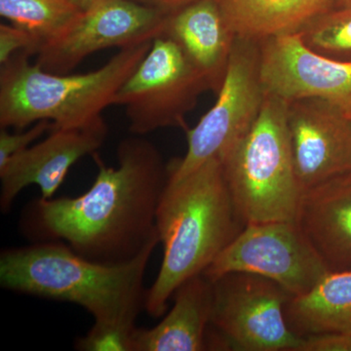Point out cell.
<instances>
[{
    "instance_id": "obj_3",
    "label": "cell",
    "mask_w": 351,
    "mask_h": 351,
    "mask_svg": "<svg viewBox=\"0 0 351 351\" xmlns=\"http://www.w3.org/2000/svg\"><path fill=\"white\" fill-rule=\"evenodd\" d=\"M245 226L219 158L210 159L181 179L168 180L157 208L163 260L145 295L149 316L162 317L177 289L203 274Z\"/></svg>"
},
{
    "instance_id": "obj_12",
    "label": "cell",
    "mask_w": 351,
    "mask_h": 351,
    "mask_svg": "<svg viewBox=\"0 0 351 351\" xmlns=\"http://www.w3.org/2000/svg\"><path fill=\"white\" fill-rule=\"evenodd\" d=\"M104 117L82 127L52 128L47 137L11 157L0 167V209L7 213L29 186H38L41 197L53 198L69 169L82 157L98 152L108 137Z\"/></svg>"
},
{
    "instance_id": "obj_18",
    "label": "cell",
    "mask_w": 351,
    "mask_h": 351,
    "mask_svg": "<svg viewBox=\"0 0 351 351\" xmlns=\"http://www.w3.org/2000/svg\"><path fill=\"white\" fill-rule=\"evenodd\" d=\"M291 331L300 338L351 330V269L329 272L306 294L285 307Z\"/></svg>"
},
{
    "instance_id": "obj_20",
    "label": "cell",
    "mask_w": 351,
    "mask_h": 351,
    "mask_svg": "<svg viewBox=\"0 0 351 351\" xmlns=\"http://www.w3.org/2000/svg\"><path fill=\"white\" fill-rule=\"evenodd\" d=\"M299 34L315 52L351 63V6L335 7L321 14Z\"/></svg>"
},
{
    "instance_id": "obj_1",
    "label": "cell",
    "mask_w": 351,
    "mask_h": 351,
    "mask_svg": "<svg viewBox=\"0 0 351 351\" xmlns=\"http://www.w3.org/2000/svg\"><path fill=\"white\" fill-rule=\"evenodd\" d=\"M92 156L98 173L91 188L76 197L32 200L21 216V232L34 242H63L92 262H129L159 242L157 208L169 163L138 135L119 143L117 167L106 165L98 152Z\"/></svg>"
},
{
    "instance_id": "obj_5",
    "label": "cell",
    "mask_w": 351,
    "mask_h": 351,
    "mask_svg": "<svg viewBox=\"0 0 351 351\" xmlns=\"http://www.w3.org/2000/svg\"><path fill=\"white\" fill-rule=\"evenodd\" d=\"M287 108L288 101L265 94L255 123L219 159L245 225L297 218L302 191L295 174Z\"/></svg>"
},
{
    "instance_id": "obj_8",
    "label": "cell",
    "mask_w": 351,
    "mask_h": 351,
    "mask_svg": "<svg viewBox=\"0 0 351 351\" xmlns=\"http://www.w3.org/2000/svg\"><path fill=\"white\" fill-rule=\"evenodd\" d=\"M208 338L219 346L243 351H301L304 339L291 331L285 307L292 295L278 284L256 274L232 272L213 281Z\"/></svg>"
},
{
    "instance_id": "obj_21",
    "label": "cell",
    "mask_w": 351,
    "mask_h": 351,
    "mask_svg": "<svg viewBox=\"0 0 351 351\" xmlns=\"http://www.w3.org/2000/svg\"><path fill=\"white\" fill-rule=\"evenodd\" d=\"M43 41L23 27L13 24L0 25V64H5L18 53L34 56L43 47Z\"/></svg>"
},
{
    "instance_id": "obj_17",
    "label": "cell",
    "mask_w": 351,
    "mask_h": 351,
    "mask_svg": "<svg viewBox=\"0 0 351 351\" xmlns=\"http://www.w3.org/2000/svg\"><path fill=\"white\" fill-rule=\"evenodd\" d=\"M235 38L256 43L295 34L336 7L335 0H217Z\"/></svg>"
},
{
    "instance_id": "obj_4",
    "label": "cell",
    "mask_w": 351,
    "mask_h": 351,
    "mask_svg": "<svg viewBox=\"0 0 351 351\" xmlns=\"http://www.w3.org/2000/svg\"><path fill=\"white\" fill-rule=\"evenodd\" d=\"M152 41L122 48L101 68L77 75L49 73L31 55H14L0 71V126L24 130L48 120L54 128H75L101 119Z\"/></svg>"
},
{
    "instance_id": "obj_11",
    "label": "cell",
    "mask_w": 351,
    "mask_h": 351,
    "mask_svg": "<svg viewBox=\"0 0 351 351\" xmlns=\"http://www.w3.org/2000/svg\"><path fill=\"white\" fill-rule=\"evenodd\" d=\"M265 94L286 101L318 99L351 117V63L307 47L299 32L261 43Z\"/></svg>"
},
{
    "instance_id": "obj_24",
    "label": "cell",
    "mask_w": 351,
    "mask_h": 351,
    "mask_svg": "<svg viewBox=\"0 0 351 351\" xmlns=\"http://www.w3.org/2000/svg\"><path fill=\"white\" fill-rule=\"evenodd\" d=\"M71 1L73 2V5L77 7L83 12L105 0H71Z\"/></svg>"
},
{
    "instance_id": "obj_23",
    "label": "cell",
    "mask_w": 351,
    "mask_h": 351,
    "mask_svg": "<svg viewBox=\"0 0 351 351\" xmlns=\"http://www.w3.org/2000/svg\"><path fill=\"white\" fill-rule=\"evenodd\" d=\"M136 1L141 2L145 5L156 7L164 12L171 13L195 1V0H136Z\"/></svg>"
},
{
    "instance_id": "obj_2",
    "label": "cell",
    "mask_w": 351,
    "mask_h": 351,
    "mask_svg": "<svg viewBox=\"0 0 351 351\" xmlns=\"http://www.w3.org/2000/svg\"><path fill=\"white\" fill-rule=\"evenodd\" d=\"M158 243L117 265L92 262L59 241L5 249L0 255V285L86 309L94 325L76 339V350L131 351L136 320L145 308V271Z\"/></svg>"
},
{
    "instance_id": "obj_10",
    "label": "cell",
    "mask_w": 351,
    "mask_h": 351,
    "mask_svg": "<svg viewBox=\"0 0 351 351\" xmlns=\"http://www.w3.org/2000/svg\"><path fill=\"white\" fill-rule=\"evenodd\" d=\"M168 14L136 0H105L80 12L63 32L44 43L36 63L49 73H71L99 51L154 40L162 34Z\"/></svg>"
},
{
    "instance_id": "obj_25",
    "label": "cell",
    "mask_w": 351,
    "mask_h": 351,
    "mask_svg": "<svg viewBox=\"0 0 351 351\" xmlns=\"http://www.w3.org/2000/svg\"><path fill=\"white\" fill-rule=\"evenodd\" d=\"M336 7H350L351 6V0H335Z\"/></svg>"
},
{
    "instance_id": "obj_6",
    "label": "cell",
    "mask_w": 351,
    "mask_h": 351,
    "mask_svg": "<svg viewBox=\"0 0 351 351\" xmlns=\"http://www.w3.org/2000/svg\"><path fill=\"white\" fill-rule=\"evenodd\" d=\"M206 91L204 76L174 40L160 34L117 92L114 106L125 110L133 135L164 128L186 130V115Z\"/></svg>"
},
{
    "instance_id": "obj_19",
    "label": "cell",
    "mask_w": 351,
    "mask_h": 351,
    "mask_svg": "<svg viewBox=\"0 0 351 351\" xmlns=\"http://www.w3.org/2000/svg\"><path fill=\"white\" fill-rule=\"evenodd\" d=\"M80 12L71 0H0V15L43 44L63 32Z\"/></svg>"
},
{
    "instance_id": "obj_26",
    "label": "cell",
    "mask_w": 351,
    "mask_h": 351,
    "mask_svg": "<svg viewBox=\"0 0 351 351\" xmlns=\"http://www.w3.org/2000/svg\"><path fill=\"white\" fill-rule=\"evenodd\" d=\"M348 334H350V336H351V330H350V331H348Z\"/></svg>"
},
{
    "instance_id": "obj_22",
    "label": "cell",
    "mask_w": 351,
    "mask_h": 351,
    "mask_svg": "<svg viewBox=\"0 0 351 351\" xmlns=\"http://www.w3.org/2000/svg\"><path fill=\"white\" fill-rule=\"evenodd\" d=\"M52 122L41 120L36 122L27 130L18 133H9L6 128L0 130V167L4 165L11 157L20 154L31 147L36 140L43 137L52 128Z\"/></svg>"
},
{
    "instance_id": "obj_14",
    "label": "cell",
    "mask_w": 351,
    "mask_h": 351,
    "mask_svg": "<svg viewBox=\"0 0 351 351\" xmlns=\"http://www.w3.org/2000/svg\"><path fill=\"white\" fill-rule=\"evenodd\" d=\"M298 225L330 272L351 269V170L302 191Z\"/></svg>"
},
{
    "instance_id": "obj_13",
    "label": "cell",
    "mask_w": 351,
    "mask_h": 351,
    "mask_svg": "<svg viewBox=\"0 0 351 351\" xmlns=\"http://www.w3.org/2000/svg\"><path fill=\"white\" fill-rule=\"evenodd\" d=\"M287 124L302 191L351 170V117L327 101H288Z\"/></svg>"
},
{
    "instance_id": "obj_7",
    "label": "cell",
    "mask_w": 351,
    "mask_h": 351,
    "mask_svg": "<svg viewBox=\"0 0 351 351\" xmlns=\"http://www.w3.org/2000/svg\"><path fill=\"white\" fill-rule=\"evenodd\" d=\"M265 99L261 43L235 38L216 103L193 128L186 129L188 149L182 158L170 161L169 179H181L210 159L225 156L255 123Z\"/></svg>"
},
{
    "instance_id": "obj_9",
    "label": "cell",
    "mask_w": 351,
    "mask_h": 351,
    "mask_svg": "<svg viewBox=\"0 0 351 351\" xmlns=\"http://www.w3.org/2000/svg\"><path fill=\"white\" fill-rule=\"evenodd\" d=\"M232 272L265 277L298 297L330 271L297 221H274L247 223L203 274L214 281Z\"/></svg>"
},
{
    "instance_id": "obj_16",
    "label": "cell",
    "mask_w": 351,
    "mask_h": 351,
    "mask_svg": "<svg viewBox=\"0 0 351 351\" xmlns=\"http://www.w3.org/2000/svg\"><path fill=\"white\" fill-rule=\"evenodd\" d=\"M174 306L160 323L136 328L131 351L207 350L213 308V281L204 274L191 277L176 291Z\"/></svg>"
},
{
    "instance_id": "obj_15",
    "label": "cell",
    "mask_w": 351,
    "mask_h": 351,
    "mask_svg": "<svg viewBox=\"0 0 351 351\" xmlns=\"http://www.w3.org/2000/svg\"><path fill=\"white\" fill-rule=\"evenodd\" d=\"M174 40L218 94L235 36L217 0H195L168 14L162 34Z\"/></svg>"
}]
</instances>
